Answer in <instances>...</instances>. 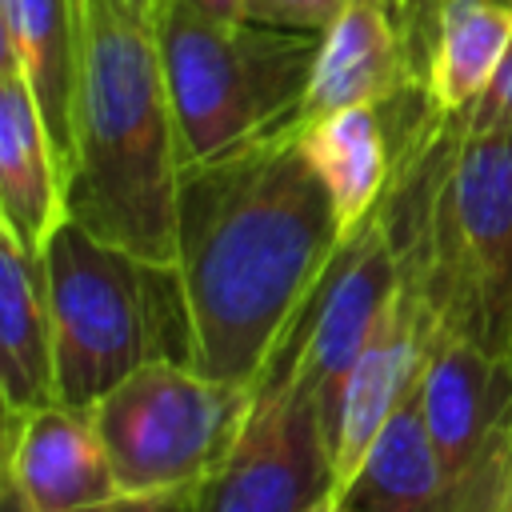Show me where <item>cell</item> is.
Segmentation results:
<instances>
[{
    "label": "cell",
    "mask_w": 512,
    "mask_h": 512,
    "mask_svg": "<svg viewBox=\"0 0 512 512\" xmlns=\"http://www.w3.org/2000/svg\"><path fill=\"white\" fill-rule=\"evenodd\" d=\"M340 244V216L296 124L228 156L184 164L176 272L192 368L256 388L288 348Z\"/></svg>",
    "instance_id": "1"
},
{
    "label": "cell",
    "mask_w": 512,
    "mask_h": 512,
    "mask_svg": "<svg viewBox=\"0 0 512 512\" xmlns=\"http://www.w3.org/2000/svg\"><path fill=\"white\" fill-rule=\"evenodd\" d=\"M68 216L176 268L184 148L160 48V0H76Z\"/></svg>",
    "instance_id": "2"
},
{
    "label": "cell",
    "mask_w": 512,
    "mask_h": 512,
    "mask_svg": "<svg viewBox=\"0 0 512 512\" xmlns=\"http://www.w3.org/2000/svg\"><path fill=\"white\" fill-rule=\"evenodd\" d=\"M388 212L404 272L444 332L512 356V128L436 112L420 84L392 100Z\"/></svg>",
    "instance_id": "3"
},
{
    "label": "cell",
    "mask_w": 512,
    "mask_h": 512,
    "mask_svg": "<svg viewBox=\"0 0 512 512\" xmlns=\"http://www.w3.org/2000/svg\"><path fill=\"white\" fill-rule=\"evenodd\" d=\"M52 308L56 400L92 408L152 360L192 364L180 272L68 220L40 252Z\"/></svg>",
    "instance_id": "4"
},
{
    "label": "cell",
    "mask_w": 512,
    "mask_h": 512,
    "mask_svg": "<svg viewBox=\"0 0 512 512\" xmlns=\"http://www.w3.org/2000/svg\"><path fill=\"white\" fill-rule=\"evenodd\" d=\"M160 48L184 164H200L296 124L320 36L160 0Z\"/></svg>",
    "instance_id": "5"
},
{
    "label": "cell",
    "mask_w": 512,
    "mask_h": 512,
    "mask_svg": "<svg viewBox=\"0 0 512 512\" xmlns=\"http://www.w3.org/2000/svg\"><path fill=\"white\" fill-rule=\"evenodd\" d=\"M256 388L204 376L184 360H152L88 412L124 496L192 492L236 444Z\"/></svg>",
    "instance_id": "6"
},
{
    "label": "cell",
    "mask_w": 512,
    "mask_h": 512,
    "mask_svg": "<svg viewBox=\"0 0 512 512\" xmlns=\"http://www.w3.org/2000/svg\"><path fill=\"white\" fill-rule=\"evenodd\" d=\"M420 408L440 468L436 512H500L512 480V356L440 328Z\"/></svg>",
    "instance_id": "7"
},
{
    "label": "cell",
    "mask_w": 512,
    "mask_h": 512,
    "mask_svg": "<svg viewBox=\"0 0 512 512\" xmlns=\"http://www.w3.org/2000/svg\"><path fill=\"white\" fill-rule=\"evenodd\" d=\"M336 492L332 440L312 392L272 368L228 456L192 488L188 512H304Z\"/></svg>",
    "instance_id": "8"
},
{
    "label": "cell",
    "mask_w": 512,
    "mask_h": 512,
    "mask_svg": "<svg viewBox=\"0 0 512 512\" xmlns=\"http://www.w3.org/2000/svg\"><path fill=\"white\" fill-rule=\"evenodd\" d=\"M400 244L384 204L344 236L340 252L332 256L320 288L312 292L288 348L272 368H288L320 404L328 440H336V420H340V400L344 384L372 340L392 292L400 288Z\"/></svg>",
    "instance_id": "9"
},
{
    "label": "cell",
    "mask_w": 512,
    "mask_h": 512,
    "mask_svg": "<svg viewBox=\"0 0 512 512\" xmlns=\"http://www.w3.org/2000/svg\"><path fill=\"white\" fill-rule=\"evenodd\" d=\"M440 316L420 292V284L400 272V288L392 292L372 340L364 344L340 400V420H336V440H332V460H336V496L352 484L356 468L364 464L372 440L380 428L396 416V408L416 396L428 352L436 344Z\"/></svg>",
    "instance_id": "10"
},
{
    "label": "cell",
    "mask_w": 512,
    "mask_h": 512,
    "mask_svg": "<svg viewBox=\"0 0 512 512\" xmlns=\"http://www.w3.org/2000/svg\"><path fill=\"white\" fill-rule=\"evenodd\" d=\"M0 484L32 512H96L124 496L92 412L60 400L4 412Z\"/></svg>",
    "instance_id": "11"
},
{
    "label": "cell",
    "mask_w": 512,
    "mask_h": 512,
    "mask_svg": "<svg viewBox=\"0 0 512 512\" xmlns=\"http://www.w3.org/2000/svg\"><path fill=\"white\" fill-rule=\"evenodd\" d=\"M420 60L396 0H344L336 20L320 32L312 80L296 124L356 108L388 104L416 84Z\"/></svg>",
    "instance_id": "12"
},
{
    "label": "cell",
    "mask_w": 512,
    "mask_h": 512,
    "mask_svg": "<svg viewBox=\"0 0 512 512\" xmlns=\"http://www.w3.org/2000/svg\"><path fill=\"white\" fill-rule=\"evenodd\" d=\"M68 220L64 156L24 76L0 68V228L44 252Z\"/></svg>",
    "instance_id": "13"
},
{
    "label": "cell",
    "mask_w": 512,
    "mask_h": 512,
    "mask_svg": "<svg viewBox=\"0 0 512 512\" xmlns=\"http://www.w3.org/2000/svg\"><path fill=\"white\" fill-rule=\"evenodd\" d=\"M300 148L320 176L344 236L360 228L388 196L396 176V116L388 104H356L296 124Z\"/></svg>",
    "instance_id": "14"
},
{
    "label": "cell",
    "mask_w": 512,
    "mask_h": 512,
    "mask_svg": "<svg viewBox=\"0 0 512 512\" xmlns=\"http://www.w3.org/2000/svg\"><path fill=\"white\" fill-rule=\"evenodd\" d=\"M0 400L4 412L56 400L44 256L0 228Z\"/></svg>",
    "instance_id": "15"
},
{
    "label": "cell",
    "mask_w": 512,
    "mask_h": 512,
    "mask_svg": "<svg viewBox=\"0 0 512 512\" xmlns=\"http://www.w3.org/2000/svg\"><path fill=\"white\" fill-rule=\"evenodd\" d=\"M76 52H80L76 0H0V68H16L24 76L64 156V172L72 160Z\"/></svg>",
    "instance_id": "16"
},
{
    "label": "cell",
    "mask_w": 512,
    "mask_h": 512,
    "mask_svg": "<svg viewBox=\"0 0 512 512\" xmlns=\"http://www.w3.org/2000/svg\"><path fill=\"white\" fill-rule=\"evenodd\" d=\"M512 44V0H440L420 48L416 84L444 112H468L492 84Z\"/></svg>",
    "instance_id": "17"
},
{
    "label": "cell",
    "mask_w": 512,
    "mask_h": 512,
    "mask_svg": "<svg viewBox=\"0 0 512 512\" xmlns=\"http://www.w3.org/2000/svg\"><path fill=\"white\" fill-rule=\"evenodd\" d=\"M356 512H436L440 468L420 408V388L372 440L352 484L340 492Z\"/></svg>",
    "instance_id": "18"
},
{
    "label": "cell",
    "mask_w": 512,
    "mask_h": 512,
    "mask_svg": "<svg viewBox=\"0 0 512 512\" xmlns=\"http://www.w3.org/2000/svg\"><path fill=\"white\" fill-rule=\"evenodd\" d=\"M340 8L344 0H244L248 20L288 28V32H308V36H320Z\"/></svg>",
    "instance_id": "19"
},
{
    "label": "cell",
    "mask_w": 512,
    "mask_h": 512,
    "mask_svg": "<svg viewBox=\"0 0 512 512\" xmlns=\"http://www.w3.org/2000/svg\"><path fill=\"white\" fill-rule=\"evenodd\" d=\"M460 120L472 128H512V44H508L492 84L484 88V96L468 112H460Z\"/></svg>",
    "instance_id": "20"
},
{
    "label": "cell",
    "mask_w": 512,
    "mask_h": 512,
    "mask_svg": "<svg viewBox=\"0 0 512 512\" xmlns=\"http://www.w3.org/2000/svg\"><path fill=\"white\" fill-rule=\"evenodd\" d=\"M192 492H172V496H120L96 512H188Z\"/></svg>",
    "instance_id": "21"
},
{
    "label": "cell",
    "mask_w": 512,
    "mask_h": 512,
    "mask_svg": "<svg viewBox=\"0 0 512 512\" xmlns=\"http://www.w3.org/2000/svg\"><path fill=\"white\" fill-rule=\"evenodd\" d=\"M400 4V16L408 24V36H412V48H416V60H420V48L428 40V28H432V16L440 8V0H396Z\"/></svg>",
    "instance_id": "22"
},
{
    "label": "cell",
    "mask_w": 512,
    "mask_h": 512,
    "mask_svg": "<svg viewBox=\"0 0 512 512\" xmlns=\"http://www.w3.org/2000/svg\"><path fill=\"white\" fill-rule=\"evenodd\" d=\"M188 4H196L208 16H224V20H240L244 16V0H188Z\"/></svg>",
    "instance_id": "23"
},
{
    "label": "cell",
    "mask_w": 512,
    "mask_h": 512,
    "mask_svg": "<svg viewBox=\"0 0 512 512\" xmlns=\"http://www.w3.org/2000/svg\"><path fill=\"white\" fill-rule=\"evenodd\" d=\"M304 512H356V508H352V504H348L344 496H336V492H328L324 500H316V504H312V508H304Z\"/></svg>",
    "instance_id": "24"
},
{
    "label": "cell",
    "mask_w": 512,
    "mask_h": 512,
    "mask_svg": "<svg viewBox=\"0 0 512 512\" xmlns=\"http://www.w3.org/2000/svg\"><path fill=\"white\" fill-rule=\"evenodd\" d=\"M0 512H32V508H28L12 488H4V484H0Z\"/></svg>",
    "instance_id": "25"
},
{
    "label": "cell",
    "mask_w": 512,
    "mask_h": 512,
    "mask_svg": "<svg viewBox=\"0 0 512 512\" xmlns=\"http://www.w3.org/2000/svg\"><path fill=\"white\" fill-rule=\"evenodd\" d=\"M500 512H512V480H508V492H504V504H500Z\"/></svg>",
    "instance_id": "26"
}]
</instances>
